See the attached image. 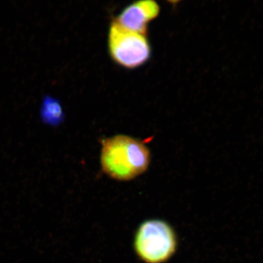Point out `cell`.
Segmentation results:
<instances>
[{
  "label": "cell",
  "mask_w": 263,
  "mask_h": 263,
  "mask_svg": "<svg viewBox=\"0 0 263 263\" xmlns=\"http://www.w3.org/2000/svg\"><path fill=\"white\" fill-rule=\"evenodd\" d=\"M100 165L110 179L128 181L148 170L151 151L144 142L126 135H117L101 140Z\"/></svg>",
  "instance_id": "1"
},
{
  "label": "cell",
  "mask_w": 263,
  "mask_h": 263,
  "mask_svg": "<svg viewBox=\"0 0 263 263\" xmlns=\"http://www.w3.org/2000/svg\"><path fill=\"white\" fill-rule=\"evenodd\" d=\"M177 247V235L167 221L148 219L136 230L135 251L145 263L167 262L176 253Z\"/></svg>",
  "instance_id": "2"
},
{
  "label": "cell",
  "mask_w": 263,
  "mask_h": 263,
  "mask_svg": "<svg viewBox=\"0 0 263 263\" xmlns=\"http://www.w3.org/2000/svg\"><path fill=\"white\" fill-rule=\"evenodd\" d=\"M108 48L113 61L126 69L141 67L152 56V48L146 34L127 30L114 20L109 27Z\"/></svg>",
  "instance_id": "3"
},
{
  "label": "cell",
  "mask_w": 263,
  "mask_h": 263,
  "mask_svg": "<svg viewBox=\"0 0 263 263\" xmlns=\"http://www.w3.org/2000/svg\"><path fill=\"white\" fill-rule=\"evenodd\" d=\"M160 13V6L156 0H136L127 5L114 19L122 28L146 34L151 22Z\"/></svg>",
  "instance_id": "4"
},
{
  "label": "cell",
  "mask_w": 263,
  "mask_h": 263,
  "mask_svg": "<svg viewBox=\"0 0 263 263\" xmlns=\"http://www.w3.org/2000/svg\"><path fill=\"white\" fill-rule=\"evenodd\" d=\"M41 120L48 125L57 127L65 121V114L60 100L46 96L41 107Z\"/></svg>",
  "instance_id": "5"
},
{
  "label": "cell",
  "mask_w": 263,
  "mask_h": 263,
  "mask_svg": "<svg viewBox=\"0 0 263 263\" xmlns=\"http://www.w3.org/2000/svg\"><path fill=\"white\" fill-rule=\"evenodd\" d=\"M165 1H167V3H171V4L176 5L180 3L181 0H165Z\"/></svg>",
  "instance_id": "6"
}]
</instances>
